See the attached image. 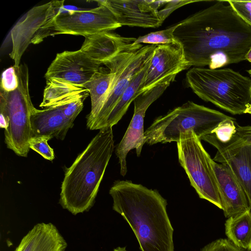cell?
<instances>
[{"mask_svg": "<svg viewBox=\"0 0 251 251\" xmlns=\"http://www.w3.org/2000/svg\"><path fill=\"white\" fill-rule=\"evenodd\" d=\"M153 50L149 53L143 65L132 77L128 86L108 116L103 128L112 127L116 125L125 114L131 102L139 95L138 92L144 82L151 60Z\"/></svg>", "mask_w": 251, "mask_h": 251, "instance_id": "44dd1931", "label": "cell"}, {"mask_svg": "<svg viewBox=\"0 0 251 251\" xmlns=\"http://www.w3.org/2000/svg\"><path fill=\"white\" fill-rule=\"evenodd\" d=\"M156 45H134L125 50L105 63L115 73L108 97L98 116L89 127L90 130L102 129L106 120L128 86L132 77L141 67L149 53Z\"/></svg>", "mask_w": 251, "mask_h": 251, "instance_id": "9c48e42d", "label": "cell"}, {"mask_svg": "<svg viewBox=\"0 0 251 251\" xmlns=\"http://www.w3.org/2000/svg\"><path fill=\"white\" fill-rule=\"evenodd\" d=\"M211 165L225 217L228 218L250 210L247 195L230 168L216 163L212 158Z\"/></svg>", "mask_w": 251, "mask_h": 251, "instance_id": "9a60e30c", "label": "cell"}, {"mask_svg": "<svg viewBox=\"0 0 251 251\" xmlns=\"http://www.w3.org/2000/svg\"><path fill=\"white\" fill-rule=\"evenodd\" d=\"M176 75L170 76L154 87L141 93L134 100L133 117L115 151L120 166V174L122 176H125L127 171L126 157L129 151L135 149L137 155L140 156L145 143L144 122L147 110L174 81Z\"/></svg>", "mask_w": 251, "mask_h": 251, "instance_id": "30bf717a", "label": "cell"}, {"mask_svg": "<svg viewBox=\"0 0 251 251\" xmlns=\"http://www.w3.org/2000/svg\"><path fill=\"white\" fill-rule=\"evenodd\" d=\"M225 2L218 0L177 24L174 35L190 67L217 69L246 60L251 25Z\"/></svg>", "mask_w": 251, "mask_h": 251, "instance_id": "6da1fadb", "label": "cell"}, {"mask_svg": "<svg viewBox=\"0 0 251 251\" xmlns=\"http://www.w3.org/2000/svg\"><path fill=\"white\" fill-rule=\"evenodd\" d=\"M115 76L114 72L100 67L91 79L84 87L87 89L91 97V109L86 116L88 128L93 124L101 110L109 93Z\"/></svg>", "mask_w": 251, "mask_h": 251, "instance_id": "ffe728a7", "label": "cell"}, {"mask_svg": "<svg viewBox=\"0 0 251 251\" xmlns=\"http://www.w3.org/2000/svg\"><path fill=\"white\" fill-rule=\"evenodd\" d=\"M64 0H53L34 6L15 25L10 32L12 51L10 57L19 66L21 58L30 43L37 44L54 35V19L61 13Z\"/></svg>", "mask_w": 251, "mask_h": 251, "instance_id": "ba28073f", "label": "cell"}, {"mask_svg": "<svg viewBox=\"0 0 251 251\" xmlns=\"http://www.w3.org/2000/svg\"><path fill=\"white\" fill-rule=\"evenodd\" d=\"M235 119L231 117L221 122L212 131L202 138L217 149L227 146L236 138L237 124Z\"/></svg>", "mask_w": 251, "mask_h": 251, "instance_id": "cb8c5ba5", "label": "cell"}, {"mask_svg": "<svg viewBox=\"0 0 251 251\" xmlns=\"http://www.w3.org/2000/svg\"><path fill=\"white\" fill-rule=\"evenodd\" d=\"M80 50L96 62L104 64L120 52L134 46L136 38L110 31L86 36Z\"/></svg>", "mask_w": 251, "mask_h": 251, "instance_id": "e0dca14e", "label": "cell"}, {"mask_svg": "<svg viewBox=\"0 0 251 251\" xmlns=\"http://www.w3.org/2000/svg\"><path fill=\"white\" fill-rule=\"evenodd\" d=\"M200 251H249L240 248L227 239H218L203 247Z\"/></svg>", "mask_w": 251, "mask_h": 251, "instance_id": "f1b7e54d", "label": "cell"}, {"mask_svg": "<svg viewBox=\"0 0 251 251\" xmlns=\"http://www.w3.org/2000/svg\"><path fill=\"white\" fill-rule=\"evenodd\" d=\"M85 10L60 13L54 19L55 35L67 34L84 37L114 30L121 25L110 10L101 4Z\"/></svg>", "mask_w": 251, "mask_h": 251, "instance_id": "8fae6325", "label": "cell"}, {"mask_svg": "<svg viewBox=\"0 0 251 251\" xmlns=\"http://www.w3.org/2000/svg\"><path fill=\"white\" fill-rule=\"evenodd\" d=\"M109 194L113 209L129 224L142 251H174L167 202L156 190L119 180L114 182Z\"/></svg>", "mask_w": 251, "mask_h": 251, "instance_id": "7a4b0ae2", "label": "cell"}, {"mask_svg": "<svg viewBox=\"0 0 251 251\" xmlns=\"http://www.w3.org/2000/svg\"><path fill=\"white\" fill-rule=\"evenodd\" d=\"M247 72L251 76V69L247 70Z\"/></svg>", "mask_w": 251, "mask_h": 251, "instance_id": "d590c367", "label": "cell"}, {"mask_svg": "<svg viewBox=\"0 0 251 251\" xmlns=\"http://www.w3.org/2000/svg\"><path fill=\"white\" fill-rule=\"evenodd\" d=\"M89 95L84 87L76 86L55 79L46 80L41 107H49L81 95Z\"/></svg>", "mask_w": 251, "mask_h": 251, "instance_id": "7402d4cb", "label": "cell"}, {"mask_svg": "<svg viewBox=\"0 0 251 251\" xmlns=\"http://www.w3.org/2000/svg\"><path fill=\"white\" fill-rule=\"evenodd\" d=\"M112 127L100 130L72 165L66 168L59 203L73 215L94 205L114 148Z\"/></svg>", "mask_w": 251, "mask_h": 251, "instance_id": "3957f363", "label": "cell"}, {"mask_svg": "<svg viewBox=\"0 0 251 251\" xmlns=\"http://www.w3.org/2000/svg\"><path fill=\"white\" fill-rule=\"evenodd\" d=\"M67 243L52 223L35 225L22 238L14 251H65Z\"/></svg>", "mask_w": 251, "mask_h": 251, "instance_id": "d6986e66", "label": "cell"}, {"mask_svg": "<svg viewBox=\"0 0 251 251\" xmlns=\"http://www.w3.org/2000/svg\"><path fill=\"white\" fill-rule=\"evenodd\" d=\"M185 80L200 98L232 114L245 113L251 104V79L231 69L193 67Z\"/></svg>", "mask_w": 251, "mask_h": 251, "instance_id": "277c9868", "label": "cell"}, {"mask_svg": "<svg viewBox=\"0 0 251 251\" xmlns=\"http://www.w3.org/2000/svg\"><path fill=\"white\" fill-rule=\"evenodd\" d=\"M18 78L14 66L5 70L2 73L0 89L5 92H11L17 88Z\"/></svg>", "mask_w": 251, "mask_h": 251, "instance_id": "83f0119b", "label": "cell"}, {"mask_svg": "<svg viewBox=\"0 0 251 251\" xmlns=\"http://www.w3.org/2000/svg\"><path fill=\"white\" fill-rule=\"evenodd\" d=\"M190 67L182 49L177 42L156 45L139 94Z\"/></svg>", "mask_w": 251, "mask_h": 251, "instance_id": "5bb4252c", "label": "cell"}, {"mask_svg": "<svg viewBox=\"0 0 251 251\" xmlns=\"http://www.w3.org/2000/svg\"><path fill=\"white\" fill-rule=\"evenodd\" d=\"M88 96L87 95L78 96L55 105L61 109L69 120L74 122L82 110L83 101Z\"/></svg>", "mask_w": 251, "mask_h": 251, "instance_id": "484cf974", "label": "cell"}, {"mask_svg": "<svg viewBox=\"0 0 251 251\" xmlns=\"http://www.w3.org/2000/svg\"><path fill=\"white\" fill-rule=\"evenodd\" d=\"M237 140L244 145H251V126H242L237 124Z\"/></svg>", "mask_w": 251, "mask_h": 251, "instance_id": "1f68e13d", "label": "cell"}, {"mask_svg": "<svg viewBox=\"0 0 251 251\" xmlns=\"http://www.w3.org/2000/svg\"><path fill=\"white\" fill-rule=\"evenodd\" d=\"M30 124L32 137L46 136L51 139L64 140L68 130L74 126L57 106H52L43 110L34 108Z\"/></svg>", "mask_w": 251, "mask_h": 251, "instance_id": "ac0fdd59", "label": "cell"}, {"mask_svg": "<svg viewBox=\"0 0 251 251\" xmlns=\"http://www.w3.org/2000/svg\"><path fill=\"white\" fill-rule=\"evenodd\" d=\"M100 67V64L90 58L80 49L64 51L56 54L45 77L46 80L55 79L84 87Z\"/></svg>", "mask_w": 251, "mask_h": 251, "instance_id": "7c38bea8", "label": "cell"}, {"mask_svg": "<svg viewBox=\"0 0 251 251\" xmlns=\"http://www.w3.org/2000/svg\"><path fill=\"white\" fill-rule=\"evenodd\" d=\"M245 113L251 114V104L249 105L245 111Z\"/></svg>", "mask_w": 251, "mask_h": 251, "instance_id": "e575fe53", "label": "cell"}, {"mask_svg": "<svg viewBox=\"0 0 251 251\" xmlns=\"http://www.w3.org/2000/svg\"><path fill=\"white\" fill-rule=\"evenodd\" d=\"M179 164L199 197L222 209L211 158L193 131L181 133L176 142Z\"/></svg>", "mask_w": 251, "mask_h": 251, "instance_id": "52a82bcc", "label": "cell"}, {"mask_svg": "<svg viewBox=\"0 0 251 251\" xmlns=\"http://www.w3.org/2000/svg\"><path fill=\"white\" fill-rule=\"evenodd\" d=\"M213 160L230 168L247 195L251 212V145L236 138L227 146L217 149Z\"/></svg>", "mask_w": 251, "mask_h": 251, "instance_id": "2e32d148", "label": "cell"}, {"mask_svg": "<svg viewBox=\"0 0 251 251\" xmlns=\"http://www.w3.org/2000/svg\"><path fill=\"white\" fill-rule=\"evenodd\" d=\"M14 66L19 84L13 91L0 90V126L4 128L7 148L18 156L27 157L32 138L30 117L34 106L29 96L27 66L25 64Z\"/></svg>", "mask_w": 251, "mask_h": 251, "instance_id": "5b68a950", "label": "cell"}, {"mask_svg": "<svg viewBox=\"0 0 251 251\" xmlns=\"http://www.w3.org/2000/svg\"><path fill=\"white\" fill-rule=\"evenodd\" d=\"M225 233L228 239L236 246L251 251V212L248 210L227 218Z\"/></svg>", "mask_w": 251, "mask_h": 251, "instance_id": "603a6c76", "label": "cell"}, {"mask_svg": "<svg viewBox=\"0 0 251 251\" xmlns=\"http://www.w3.org/2000/svg\"><path fill=\"white\" fill-rule=\"evenodd\" d=\"M177 24L164 30L152 32L136 38L132 45L147 44L148 45H159L176 43L174 32Z\"/></svg>", "mask_w": 251, "mask_h": 251, "instance_id": "d4e9b609", "label": "cell"}, {"mask_svg": "<svg viewBox=\"0 0 251 251\" xmlns=\"http://www.w3.org/2000/svg\"><path fill=\"white\" fill-rule=\"evenodd\" d=\"M201 0H164L162 8L159 10L158 13L160 19L164 21L175 10L186 4Z\"/></svg>", "mask_w": 251, "mask_h": 251, "instance_id": "f546056e", "label": "cell"}, {"mask_svg": "<svg viewBox=\"0 0 251 251\" xmlns=\"http://www.w3.org/2000/svg\"><path fill=\"white\" fill-rule=\"evenodd\" d=\"M50 139L51 138L46 136L32 137L29 143V148L45 159L52 161L55 156L53 150L48 143Z\"/></svg>", "mask_w": 251, "mask_h": 251, "instance_id": "4316f807", "label": "cell"}, {"mask_svg": "<svg viewBox=\"0 0 251 251\" xmlns=\"http://www.w3.org/2000/svg\"><path fill=\"white\" fill-rule=\"evenodd\" d=\"M231 117L188 101L156 118L144 132L145 143L152 145L178 142L181 133L193 131L200 139Z\"/></svg>", "mask_w": 251, "mask_h": 251, "instance_id": "8992f818", "label": "cell"}, {"mask_svg": "<svg viewBox=\"0 0 251 251\" xmlns=\"http://www.w3.org/2000/svg\"><path fill=\"white\" fill-rule=\"evenodd\" d=\"M237 13L251 25V0H226Z\"/></svg>", "mask_w": 251, "mask_h": 251, "instance_id": "4dcf8cb0", "label": "cell"}, {"mask_svg": "<svg viewBox=\"0 0 251 251\" xmlns=\"http://www.w3.org/2000/svg\"><path fill=\"white\" fill-rule=\"evenodd\" d=\"M107 7L121 25L156 28L163 21L158 12L164 0H95Z\"/></svg>", "mask_w": 251, "mask_h": 251, "instance_id": "4fadbf2b", "label": "cell"}, {"mask_svg": "<svg viewBox=\"0 0 251 251\" xmlns=\"http://www.w3.org/2000/svg\"><path fill=\"white\" fill-rule=\"evenodd\" d=\"M113 251H127L125 247H117L115 248Z\"/></svg>", "mask_w": 251, "mask_h": 251, "instance_id": "836d02e7", "label": "cell"}, {"mask_svg": "<svg viewBox=\"0 0 251 251\" xmlns=\"http://www.w3.org/2000/svg\"><path fill=\"white\" fill-rule=\"evenodd\" d=\"M246 60L251 63V49L250 50L246 55Z\"/></svg>", "mask_w": 251, "mask_h": 251, "instance_id": "d6a6232c", "label": "cell"}]
</instances>
